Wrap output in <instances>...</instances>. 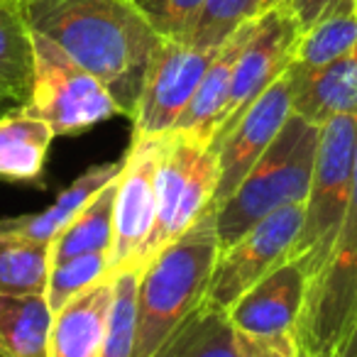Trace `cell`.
I'll list each match as a JSON object with an SVG mask.
<instances>
[{
    "label": "cell",
    "instance_id": "484cf974",
    "mask_svg": "<svg viewBox=\"0 0 357 357\" xmlns=\"http://www.w3.org/2000/svg\"><path fill=\"white\" fill-rule=\"evenodd\" d=\"M105 277H108V252L74 255L69 259L54 262L50 269V282H47L45 291L50 308L59 311L66 301H71Z\"/></svg>",
    "mask_w": 357,
    "mask_h": 357
},
{
    "label": "cell",
    "instance_id": "ac0fdd59",
    "mask_svg": "<svg viewBox=\"0 0 357 357\" xmlns=\"http://www.w3.org/2000/svg\"><path fill=\"white\" fill-rule=\"evenodd\" d=\"M149 357H238V331L225 308L204 301Z\"/></svg>",
    "mask_w": 357,
    "mask_h": 357
},
{
    "label": "cell",
    "instance_id": "cb8c5ba5",
    "mask_svg": "<svg viewBox=\"0 0 357 357\" xmlns=\"http://www.w3.org/2000/svg\"><path fill=\"white\" fill-rule=\"evenodd\" d=\"M264 10V0H206L196 20L178 40L196 47H220L243 22Z\"/></svg>",
    "mask_w": 357,
    "mask_h": 357
},
{
    "label": "cell",
    "instance_id": "5bb4252c",
    "mask_svg": "<svg viewBox=\"0 0 357 357\" xmlns=\"http://www.w3.org/2000/svg\"><path fill=\"white\" fill-rule=\"evenodd\" d=\"M257 17L243 22V25L218 47L213 61H211L204 79H201L199 89H196L194 98L189 100L184 113L178 115L172 132L184 135V137H189L191 142L201 144V147H208L211 137H213L215 128H218V118L225 108V100H228L235 64H238L245 45H248L255 27H257Z\"/></svg>",
    "mask_w": 357,
    "mask_h": 357
},
{
    "label": "cell",
    "instance_id": "30bf717a",
    "mask_svg": "<svg viewBox=\"0 0 357 357\" xmlns=\"http://www.w3.org/2000/svg\"><path fill=\"white\" fill-rule=\"evenodd\" d=\"M301 220L303 204H287L259 220L238 243L220 250L206 301L228 311L248 289L287 262Z\"/></svg>",
    "mask_w": 357,
    "mask_h": 357
},
{
    "label": "cell",
    "instance_id": "f546056e",
    "mask_svg": "<svg viewBox=\"0 0 357 357\" xmlns=\"http://www.w3.org/2000/svg\"><path fill=\"white\" fill-rule=\"evenodd\" d=\"M337 355L340 357H357V318L350 326V331H347V335H345V340H342Z\"/></svg>",
    "mask_w": 357,
    "mask_h": 357
},
{
    "label": "cell",
    "instance_id": "3957f363",
    "mask_svg": "<svg viewBox=\"0 0 357 357\" xmlns=\"http://www.w3.org/2000/svg\"><path fill=\"white\" fill-rule=\"evenodd\" d=\"M321 125L291 113L279 135L243 178L235 194L215 208L220 250L238 243L262 218L287 204H303L316 169Z\"/></svg>",
    "mask_w": 357,
    "mask_h": 357
},
{
    "label": "cell",
    "instance_id": "4dcf8cb0",
    "mask_svg": "<svg viewBox=\"0 0 357 357\" xmlns=\"http://www.w3.org/2000/svg\"><path fill=\"white\" fill-rule=\"evenodd\" d=\"M13 108H20V105H15L10 98H8V96H3V93H0V115H3V113H8V110H13Z\"/></svg>",
    "mask_w": 357,
    "mask_h": 357
},
{
    "label": "cell",
    "instance_id": "4fadbf2b",
    "mask_svg": "<svg viewBox=\"0 0 357 357\" xmlns=\"http://www.w3.org/2000/svg\"><path fill=\"white\" fill-rule=\"evenodd\" d=\"M308 294V279L296 262H282L243 294L228 316L235 331L296 357V326Z\"/></svg>",
    "mask_w": 357,
    "mask_h": 357
},
{
    "label": "cell",
    "instance_id": "ffe728a7",
    "mask_svg": "<svg viewBox=\"0 0 357 357\" xmlns=\"http://www.w3.org/2000/svg\"><path fill=\"white\" fill-rule=\"evenodd\" d=\"M52 318L45 294H0V357H47Z\"/></svg>",
    "mask_w": 357,
    "mask_h": 357
},
{
    "label": "cell",
    "instance_id": "52a82bcc",
    "mask_svg": "<svg viewBox=\"0 0 357 357\" xmlns=\"http://www.w3.org/2000/svg\"><path fill=\"white\" fill-rule=\"evenodd\" d=\"M32 45L35 81L22 105L27 115L47 123L54 135H79L120 113L108 89L50 37L32 32Z\"/></svg>",
    "mask_w": 357,
    "mask_h": 357
},
{
    "label": "cell",
    "instance_id": "ba28073f",
    "mask_svg": "<svg viewBox=\"0 0 357 357\" xmlns=\"http://www.w3.org/2000/svg\"><path fill=\"white\" fill-rule=\"evenodd\" d=\"M215 52L218 47H196L176 37H159L132 115V139L172 132L178 115L194 98Z\"/></svg>",
    "mask_w": 357,
    "mask_h": 357
},
{
    "label": "cell",
    "instance_id": "d6a6232c",
    "mask_svg": "<svg viewBox=\"0 0 357 357\" xmlns=\"http://www.w3.org/2000/svg\"><path fill=\"white\" fill-rule=\"evenodd\" d=\"M282 3H287V0H264V10L272 6H282Z\"/></svg>",
    "mask_w": 357,
    "mask_h": 357
},
{
    "label": "cell",
    "instance_id": "7a4b0ae2",
    "mask_svg": "<svg viewBox=\"0 0 357 357\" xmlns=\"http://www.w3.org/2000/svg\"><path fill=\"white\" fill-rule=\"evenodd\" d=\"M220 240L211 204L189 230L139 264L137 328L132 357H149L167 335L206 301Z\"/></svg>",
    "mask_w": 357,
    "mask_h": 357
},
{
    "label": "cell",
    "instance_id": "277c9868",
    "mask_svg": "<svg viewBox=\"0 0 357 357\" xmlns=\"http://www.w3.org/2000/svg\"><path fill=\"white\" fill-rule=\"evenodd\" d=\"M355 154L357 115L331 118L321 130L311 189L303 201L301 230L287 257L289 262H296L303 269L308 284L326 267L337 230L345 218L352 174H355Z\"/></svg>",
    "mask_w": 357,
    "mask_h": 357
},
{
    "label": "cell",
    "instance_id": "8992f818",
    "mask_svg": "<svg viewBox=\"0 0 357 357\" xmlns=\"http://www.w3.org/2000/svg\"><path fill=\"white\" fill-rule=\"evenodd\" d=\"M215 186L218 162L208 147H201L178 132L162 135L154 172V225L139 264L201 218L213 204Z\"/></svg>",
    "mask_w": 357,
    "mask_h": 357
},
{
    "label": "cell",
    "instance_id": "603a6c76",
    "mask_svg": "<svg viewBox=\"0 0 357 357\" xmlns=\"http://www.w3.org/2000/svg\"><path fill=\"white\" fill-rule=\"evenodd\" d=\"M357 47V6L342 8L313 22L301 32L296 42V54L291 66L298 71H311L340 59Z\"/></svg>",
    "mask_w": 357,
    "mask_h": 357
},
{
    "label": "cell",
    "instance_id": "9c48e42d",
    "mask_svg": "<svg viewBox=\"0 0 357 357\" xmlns=\"http://www.w3.org/2000/svg\"><path fill=\"white\" fill-rule=\"evenodd\" d=\"M298 37H301V27L284 3L259 13L257 27L235 64L228 100L208 144L223 139L240 120V115L291 66Z\"/></svg>",
    "mask_w": 357,
    "mask_h": 357
},
{
    "label": "cell",
    "instance_id": "7c38bea8",
    "mask_svg": "<svg viewBox=\"0 0 357 357\" xmlns=\"http://www.w3.org/2000/svg\"><path fill=\"white\" fill-rule=\"evenodd\" d=\"M162 137L132 139L125 152L113 204V243L108 250V277L139 267V257L154 225V172Z\"/></svg>",
    "mask_w": 357,
    "mask_h": 357
},
{
    "label": "cell",
    "instance_id": "8fae6325",
    "mask_svg": "<svg viewBox=\"0 0 357 357\" xmlns=\"http://www.w3.org/2000/svg\"><path fill=\"white\" fill-rule=\"evenodd\" d=\"M294 100V71L289 66L233 125L223 139L208 144L218 162V186L213 194V206L220 208L235 194L248 172L255 167L264 149L272 144L284 123L291 115Z\"/></svg>",
    "mask_w": 357,
    "mask_h": 357
},
{
    "label": "cell",
    "instance_id": "d6986e66",
    "mask_svg": "<svg viewBox=\"0 0 357 357\" xmlns=\"http://www.w3.org/2000/svg\"><path fill=\"white\" fill-rule=\"evenodd\" d=\"M32 81L35 45L20 0H0V93L15 105H27Z\"/></svg>",
    "mask_w": 357,
    "mask_h": 357
},
{
    "label": "cell",
    "instance_id": "f1b7e54d",
    "mask_svg": "<svg viewBox=\"0 0 357 357\" xmlns=\"http://www.w3.org/2000/svg\"><path fill=\"white\" fill-rule=\"evenodd\" d=\"M238 357H289L282 350L267 345V342H259L250 335L238 333Z\"/></svg>",
    "mask_w": 357,
    "mask_h": 357
},
{
    "label": "cell",
    "instance_id": "6da1fadb",
    "mask_svg": "<svg viewBox=\"0 0 357 357\" xmlns=\"http://www.w3.org/2000/svg\"><path fill=\"white\" fill-rule=\"evenodd\" d=\"M32 32L96 76L132 118L159 35L132 0H20Z\"/></svg>",
    "mask_w": 357,
    "mask_h": 357
},
{
    "label": "cell",
    "instance_id": "e0dca14e",
    "mask_svg": "<svg viewBox=\"0 0 357 357\" xmlns=\"http://www.w3.org/2000/svg\"><path fill=\"white\" fill-rule=\"evenodd\" d=\"M54 137L50 125L27 115L22 105L0 115V178L37 181Z\"/></svg>",
    "mask_w": 357,
    "mask_h": 357
},
{
    "label": "cell",
    "instance_id": "83f0119b",
    "mask_svg": "<svg viewBox=\"0 0 357 357\" xmlns=\"http://www.w3.org/2000/svg\"><path fill=\"white\" fill-rule=\"evenodd\" d=\"M284 6L294 13L298 27H301V32H303V30H308L313 22L321 20V17L331 15V13L342 10V8H355L357 0H287Z\"/></svg>",
    "mask_w": 357,
    "mask_h": 357
},
{
    "label": "cell",
    "instance_id": "1f68e13d",
    "mask_svg": "<svg viewBox=\"0 0 357 357\" xmlns=\"http://www.w3.org/2000/svg\"><path fill=\"white\" fill-rule=\"evenodd\" d=\"M296 357H340L337 352H321V355H303V352H298Z\"/></svg>",
    "mask_w": 357,
    "mask_h": 357
},
{
    "label": "cell",
    "instance_id": "4316f807",
    "mask_svg": "<svg viewBox=\"0 0 357 357\" xmlns=\"http://www.w3.org/2000/svg\"><path fill=\"white\" fill-rule=\"evenodd\" d=\"M159 37H184L206 0H132Z\"/></svg>",
    "mask_w": 357,
    "mask_h": 357
},
{
    "label": "cell",
    "instance_id": "d4e9b609",
    "mask_svg": "<svg viewBox=\"0 0 357 357\" xmlns=\"http://www.w3.org/2000/svg\"><path fill=\"white\" fill-rule=\"evenodd\" d=\"M137 284L139 267L123 269L113 277V303L100 357H132L137 328Z\"/></svg>",
    "mask_w": 357,
    "mask_h": 357
},
{
    "label": "cell",
    "instance_id": "5b68a950",
    "mask_svg": "<svg viewBox=\"0 0 357 357\" xmlns=\"http://www.w3.org/2000/svg\"><path fill=\"white\" fill-rule=\"evenodd\" d=\"M357 318V154L352 191L331 257L308 284L296 326V355L337 352Z\"/></svg>",
    "mask_w": 357,
    "mask_h": 357
},
{
    "label": "cell",
    "instance_id": "9a60e30c",
    "mask_svg": "<svg viewBox=\"0 0 357 357\" xmlns=\"http://www.w3.org/2000/svg\"><path fill=\"white\" fill-rule=\"evenodd\" d=\"M291 71V113L321 128L337 115H357V47L326 66Z\"/></svg>",
    "mask_w": 357,
    "mask_h": 357
},
{
    "label": "cell",
    "instance_id": "7402d4cb",
    "mask_svg": "<svg viewBox=\"0 0 357 357\" xmlns=\"http://www.w3.org/2000/svg\"><path fill=\"white\" fill-rule=\"evenodd\" d=\"M52 269V243H35L0 233V294L35 296L47 291Z\"/></svg>",
    "mask_w": 357,
    "mask_h": 357
},
{
    "label": "cell",
    "instance_id": "2e32d148",
    "mask_svg": "<svg viewBox=\"0 0 357 357\" xmlns=\"http://www.w3.org/2000/svg\"><path fill=\"white\" fill-rule=\"evenodd\" d=\"M123 167H125V154L120 159H113V162L93 164V167H89L76 178L64 194L56 196L52 208L32 215H17V218H0V233L20 235V238L35 240V243H52L56 238V233L64 230L74 220V215L105 184H110L113 178L120 176Z\"/></svg>",
    "mask_w": 357,
    "mask_h": 357
},
{
    "label": "cell",
    "instance_id": "44dd1931",
    "mask_svg": "<svg viewBox=\"0 0 357 357\" xmlns=\"http://www.w3.org/2000/svg\"><path fill=\"white\" fill-rule=\"evenodd\" d=\"M118 191V178L105 184L64 230L52 240V264L69 259L74 255L108 252L113 243V204Z\"/></svg>",
    "mask_w": 357,
    "mask_h": 357
}]
</instances>
